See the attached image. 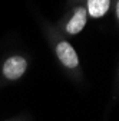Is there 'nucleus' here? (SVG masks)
I'll use <instances>...</instances> for the list:
<instances>
[{
	"label": "nucleus",
	"mask_w": 119,
	"mask_h": 121,
	"mask_svg": "<svg viewBox=\"0 0 119 121\" xmlns=\"http://www.w3.org/2000/svg\"><path fill=\"white\" fill-rule=\"evenodd\" d=\"M26 69H27V60L23 56L13 55L4 60L2 66V73L7 81H17L24 75Z\"/></svg>",
	"instance_id": "obj_1"
},
{
	"label": "nucleus",
	"mask_w": 119,
	"mask_h": 121,
	"mask_svg": "<svg viewBox=\"0 0 119 121\" xmlns=\"http://www.w3.org/2000/svg\"><path fill=\"white\" fill-rule=\"evenodd\" d=\"M56 55L59 60L69 69H73L79 65V58H78L75 48L66 40H62L56 45Z\"/></svg>",
	"instance_id": "obj_2"
},
{
	"label": "nucleus",
	"mask_w": 119,
	"mask_h": 121,
	"mask_svg": "<svg viewBox=\"0 0 119 121\" xmlns=\"http://www.w3.org/2000/svg\"><path fill=\"white\" fill-rule=\"evenodd\" d=\"M86 20H87V12H86V7H78L73 13V16L70 17V20L67 22L66 25V32L69 35H78L80 33L85 25H86Z\"/></svg>",
	"instance_id": "obj_3"
},
{
	"label": "nucleus",
	"mask_w": 119,
	"mask_h": 121,
	"mask_svg": "<svg viewBox=\"0 0 119 121\" xmlns=\"http://www.w3.org/2000/svg\"><path fill=\"white\" fill-rule=\"evenodd\" d=\"M111 9V0H87L86 12L87 16L99 19L103 17Z\"/></svg>",
	"instance_id": "obj_4"
},
{
	"label": "nucleus",
	"mask_w": 119,
	"mask_h": 121,
	"mask_svg": "<svg viewBox=\"0 0 119 121\" xmlns=\"http://www.w3.org/2000/svg\"><path fill=\"white\" fill-rule=\"evenodd\" d=\"M116 17L119 20V0H118V3H116Z\"/></svg>",
	"instance_id": "obj_5"
}]
</instances>
